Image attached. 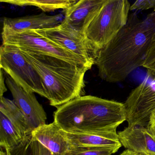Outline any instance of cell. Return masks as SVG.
<instances>
[{"label":"cell","mask_w":155,"mask_h":155,"mask_svg":"<svg viewBox=\"0 0 155 155\" xmlns=\"http://www.w3.org/2000/svg\"><path fill=\"white\" fill-rule=\"evenodd\" d=\"M155 34V11L140 20L135 13L126 25L98 51L95 64L101 78L109 83L124 81L143 67Z\"/></svg>","instance_id":"obj_1"},{"label":"cell","mask_w":155,"mask_h":155,"mask_svg":"<svg viewBox=\"0 0 155 155\" xmlns=\"http://www.w3.org/2000/svg\"><path fill=\"white\" fill-rule=\"evenodd\" d=\"M125 104L94 96L78 97L57 107L54 122L67 133L116 131L126 121Z\"/></svg>","instance_id":"obj_2"},{"label":"cell","mask_w":155,"mask_h":155,"mask_svg":"<svg viewBox=\"0 0 155 155\" xmlns=\"http://www.w3.org/2000/svg\"><path fill=\"white\" fill-rule=\"evenodd\" d=\"M20 51L40 75L51 105L58 107L80 96L89 68L55 56Z\"/></svg>","instance_id":"obj_3"},{"label":"cell","mask_w":155,"mask_h":155,"mask_svg":"<svg viewBox=\"0 0 155 155\" xmlns=\"http://www.w3.org/2000/svg\"><path fill=\"white\" fill-rule=\"evenodd\" d=\"M131 6L128 0H106L85 32L96 49L104 47L126 25Z\"/></svg>","instance_id":"obj_4"},{"label":"cell","mask_w":155,"mask_h":155,"mask_svg":"<svg viewBox=\"0 0 155 155\" xmlns=\"http://www.w3.org/2000/svg\"><path fill=\"white\" fill-rule=\"evenodd\" d=\"M2 44L18 47L21 51L58 57L70 62L84 65L89 69L92 66L55 43L42 36L35 30L15 31L3 27Z\"/></svg>","instance_id":"obj_5"},{"label":"cell","mask_w":155,"mask_h":155,"mask_svg":"<svg viewBox=\"0 0 155 155\" xmlns=\"http://www.w3.org/2000/svg\"><path fill=\"white\" fill-rule=\"evenodd\" d=\"M0 67L28 92L46 98L40 75L18 47L2 44L0 48Z\"/></svg>","instance_id":"obj_6"},{"label":"cell","mask_w":155,"mask_h":155,"mask_svg":"<svg viewBox=\"0 0 155 155\" xmlns=\"http://www.w3.org/2000/svg\"><path fill=\"white\" fill-rule=\"evenodd\" d=\"M147 76L131 91L124 103L128 126L147 127L155 110V64L147 70Z\"/></svg>","instance_id":"obj_7"},{"label":"cell","mask_w":155,"mask_h":155,"mask_svg":"<svg viewBox=\"0 0 155 155\" xmlns=\"http://www.w3.org/2000/svg\"><path fill=\"white\" fill-rule=\"evenodd\" d=\"M35 30L42 36L77 55L91 66L95 64L99 50L89 41L85 34L74 29L65 19L55 27Z\"/></svg>","instance_id":"obj_8"},{"label":"cell","mask_w":155,"mask_h":155,"mask_svg":"<svg viewBox=\"0 0 155 155\" xmlns=\"http://www.w3.org/2000/svg\"><path fill=\"white\" fill-rule=\"evenodd\" d=\"M5 82L12 95L14 104L25 117L29 132L45 124L47 116L34 93L28 92L5 73Z\"/></svg>","instance_id":"obj_9"},{"label":"cell","mask_w":155,"mask_h":155,"mask_svg":"<svg viewBox=\"0 0 155 155\" xmlns=\"http://www.w3.org/2000/svg\"><path fill=\"white\" fill-rule=\"evenodd\" d=\"M106 0H78L65 10L64 19L74 29L85 34Z\"/></svg>","instance_id":"obj_10"},{"label":"cell","mask_w":155,"mask_h":155,"mask_svg":"<svg viewBox=\"0 0 155 155\" xmlns=\"http://www.w3.org/2000/svg\"><path fill=\"white\" fill-rule=\"evenodd\" d=\"M32 135L54 155H65L71 148L67 133L55 122L35 128Z\"/></svg>","instance_id":"obj_11"},{"label":"cell","mask_w":155,"mask_h":155,"mask_svg":"<svg viewBox=\"0 0 155 155\" xmlns=\"http://www.w3.org/2000/svg\"><path fill=\"white\" fill-rule=\"evenodd\" d=\"M126 149L147 155H155V136L147 127L127 126L117 133Z\"/></svg>","instance_id":"obj_12"},{"label":"cell","mask_w":155,"mask_h":155,"mask_svg":"<svg viewBox=\"0 0 155 155\" xmlns=\"http://www.w3.org/2000/svg\"><path fill=\"white\" fill-rule=\"evenodd\" d=\"M64 18L62 14L49 15L44 12L16 18H5L3 27L15 31L52 28L61 24Z\"/></svg>","instance_id":"obj_13"},{"label":"cell","mask_w":155,"mask_h":155,"mask_svg":"<svg viewBox=\"0 0 155 155\" xmlns=\"http://www.w3.org/2000/svg\"><path fill=\"white\" fill-rule=\"evenodd\" d=\"M67 135L71 147L80 146L108 147L118 151L122 146L116 131L88 134L67 133Z\"/></svg>","instance_id":"obj_14"},{"label":"cell","mask_w":155,"mask_h":155,"mask_svg":"<svg viewBox=\"0 0 155 155\" xmlns=\"http://www.w3.org/2000/svg\"><path fill=\"white\" fill-rule=\"evenodd\" d=\"M0 112H2L10 120L24 136L32 134L29 132L24 115L13 100L4 96L1 97Z\"/></svg>","instance_id":"obj_15"},{"label":"cell","mask_w":155,"mask_h":155,"mask_svg":"<svg viewBox=\"0 0 155 155\" xmlns=\"http://www.w3.org/2000/svg\"><path fill=\"white\" fill-rule=\"evenodd\" d=\"M25 137L3 114L0 112V145L2 148L5 150L15 147Z\"/></svg>","instance_id":"obj_16"},{"label":"cell","mask_w":155,"mask_h":155,"mask_svg":"<svg viewBox=\"0 0 155 155\" xmlns=\"http://www.w3.org/2000/svg\"><path fill=\"white\" fill-rule=\"evenodd\" d=\"M1 2L20 6H34L44 12L66 10L75 3L68 0H0Z\"/></svg>","instance_id":"obj_17"},{"label":"cell","mask_w":155,"mask_h":155,"mask_svg":"<svg viewBox=\"0 0 155 155\" xmlns=\"http://www.w3.org/2000/svg\"><path fill=\"white\" fill-rule=\"evenodd\" d=\"M117 150L108 147H71L65 155H113Z\"/></svg>","instance_id":"obj_18"},{"label":"cell","mask_w":155,"mask_h":155,"mask_svg":"<svg viewBox=\"0 0 155 155\" xmlns=\"http://www.w3.org/2000/svg\"><path fill=\"white\" fill-rule=\"evenodd\" d=\"M32 134L26 136L17 146L5 149L6 155H33L32 151Z\"/></svg>","instance_id":"obj_19"},{"label":"cell","mask_w":155,"mask_h":155,"mask_svg":"<svg viewBox=\"0 0 155 155\" xmlns=\"http://www.w3.org/2000/svg\"><path fill=\"white\" fill-rule=\"evenodd\" d=\"M153 9L155 11V0H136L130 8V11Z\"/></svg>","instance_id":"obj_20"},{"label":"cell","mask_w":155,"mask_h":155,"mask_svg":"<svg viewBox=\"0 0 155 155\" xmlns=\"http://www.w3.org/2000/svg\"><path fill=\"white\" fill-rule=\"evenodd\" d=\"M155 64V34L151 46L148 50L143 67L146 70L151 68Z\"/></svg>","instance_id":"obj_21"},{"label":"cell","mask_w":155,"mask_h":155,"mask_svg":"<svg viewBox=\"0 0 155 155\" xmlns=\"http://www.w3.org/2000/svg\"><path fill=\"white\" fill-rule=\"evenodd\" d=\"M31 145L33 155H54L49 149L32 137Z\"/></svg>","instance_id":"obj_22"},{"label":"cell","mask_w":155,"mask_h":155,"mask_svg":"<svg viewBox=\"0 0 155 155\" xmlns=\"http://www.w3.org/2000/svg\"><path fill=\"white\" fill-rule=\"evenodd\" d=\"M147 127L151 133L155 136V110L150 116Z\"/></svg>","instance_id":"obj_23"},{"label":"cell","mask_w":155,"mask_h":155,"mask_svg":"<svg viewBox=\"0 0 155 155\" xmlns=\"http://www.w3.org/2000/svg\"><path fill=\"white\" fill-rule=\"evenodd\" d=\"M4 79L2 70L1 69V98L3 97L4 94L7 91V89L4 84Z\"/></svg>","instance_id":"obj_24"},{"label":"cell","mask_w":155,"mask_h":155,"mask_svg":"<svg viewBox=\"0 0 155 155\" xmlns=\"http://www.w3.org/2000/svg\"><path fill=\"white\" fill-rule=\"evenodd\" d=\"M120 155H147L126 149Z\"/></svg>","instance_id":"obj_25"},{"label":"cell","mask_w":155,"mask_h":155,"mask_svg":"<svg viewBox=\"0 0 155 155\" xmlns=\"http://www.w3.org/2000/svg\"><path fill=\"white\" fill-rule=\"evenodd\" d=\"M1 155H6L5 150L2 148H1Z\"/></svg>","instance_id":"obj_26"},{"label":"cell","mask_w":155,"mask_h":155,"mask_svg":"<svg viewBox=\"0 0 155 155\" xmlns=\"http://www.w3.org/2000/svg\"><path fill=\"white\" fill-rule=\"evenodd\" d=\"M68 1H71V2H73L74 3H76V0H68Z\"/></svg>","instance_id":"obj_27"},{"label":"cell","mask_w":155,"mask_h":155,"mask_svg":"<svg viewBox=\"0 0 155 155\" xmlns=\"http://www.w3.org/2000/svg\"><path fill=\"white\" fill-rule=\"evenodd\" d=\"M78 1V0H76V2H77V1Z\"/></svg>","instance_id":"obj_28"}]
</instances>
